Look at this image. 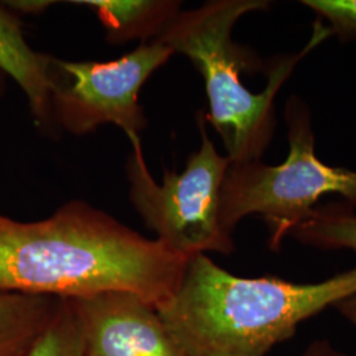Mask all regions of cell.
<instances>
[{"label":"cell","mask_w":356,"mask_h":356,"mask_svg":"<svg viewBox=\"0 0 356 356\" xmlns=\"http://www.w3.org/2000/svg\"><path fill=\"white\" fill-rule=\"evenodd\" d=\"M356 294V267L314 284L239 277L207 254L189 257L156 310L186 356H266L301 322Z\"/></svg>","instance_id":"7a4b0ae2"},{"label":"cell","mask_w":356,"mask_h":356,"mask_svg":"<svg viewBox=\"0 0 356 356\" xmlns=\"http://www.w3.org/2000/svg\"><path fill=\"white\" fill-rule=\"evenodd\" d=\"M289 151L279 165L261 160L231 163L220 191L219 218L232 231L245 216H260L269 229V245L279 250L285 236L306 220L325 195L338 194L356 204V170L331 166L316 152L313 114L293 94L285 103Z\"/></svg>","instance_id":"277c9868"},{"label":"cell","mask_w":356,"mask_h":356,"mask_svg":"<svg viewBox=\"0 0 356 356\" xmlns=\"http://www.w3.org/2000/svg\"><path fill=\"white\" fill-rule=\"evenodd\" d=\"M26 356H83V337L72 302L63 298L58 312Z\"/></svg>","instance_id":"7c38bea8"},{"label":"cell","mask_w":356,"mask_h":356,"mask_svg":"<svg viewBox=\"0 0 356 356\" xmlns=\"http://www.w3.org/2000/svg\"><path fill=\"white\" fill-rule=\"evenodd\" d=\"M51 56L33 51L16 15L0 6V69L17 82L41 127L54 123L51 108Z\"/></svg>","instance_id":"ba28073f"},{"label":"cell","mask_w":356,"mask_h":356,"mask_svg":"<svg viewBox=\"0 0 356 356\" xmlns=\"http://www.w3.org/2000/svg\"><path fill=\"white\" fill-rule=\"evenodd\" d=\"M341 41L356 40V0H302Z\"/></svg>","instance_id":"4fadbf2b"},{"label":"cell","mask_w":356,"mask_h":356,"mask_svg":"<svg viewBox=\"0 0 356 356\" xmlns=\"http://www.w3.org/2000/svg\"><path fill=\"white\" fill-rule=\"evenodd\" d=\"M268 0H211L194 10L178 11L153 41L186 56L204 78L209 99L206 120L216 128L231 163L261 160L276 131L275 99L298 63L331 31L317 20L304 49L282 56L268 69L261 92L243 83V72L260 69L248 51L236 45L232 31L247 13L270 8Z\"/></svg>","instance_id":"3957f363"},{"label":"cell","mask_w":356,"mask_h":356,"mask_svg":"<svg viewBox=\"0 0 356 356\" xmlns=\"http://www.w3.org/2000/svg\"><path fill=\"white\" fill-rule=\"evenodd\" d=\"M334 307L338 309V312L348 319L354 326H356V294L348 296L339 302H337Z\"/></svg>","instance_id":"2e32d148"},{"label":"cell","mask_w":356,"mask_h":356,"mask_svg":"<svg viewBox=\"0 0 356 356\" xmlns=\"http://www.w3.org/2000/svg\"><path fill=\"white\" fill-rule=\"evenodd\" d=\"M83 337V356H186L154 306L129 292L69 300Z\"/></svg>","instance_id":"52a82bcc"},{"label":"cell","mask_w":356,"mask_h":356,"mask_svg":"<svg viewBox=\"0 0 356 356\" xmlns=\"http://www.w3.org/2000/svg\"><path fill=\"white\" fill-rule=\"evenodd\" d=\"M301 356H347L335 347H332L327 341H316L309 344V347Z\"/></svg>","instance_id":"9a60e30c"},{"label":"cell","mask_w":356,"mask_h":356,"mask_svg":"<svg viewBox=\"0 0 356 356\" xmlns=\"http://www.w3.org/2000/svg\"><path fill=\"white\" fill-rule=\"evenodd\" d=\"M201 147L191 153L184 172H165L161 184L145 165L140 140L132 141L128 159L129 195L145 226L184 257L206 252L231 254L232 236L220 225V191L229 157L216 151L206 131V115L198 113Z\"/></svg>","instance_id":"5b68a950"},{"label":"cell","mask_w":356,"mask_h":356,"mask_svg":"<svg viewBox=\"0 0 356 356\" xmlns=\"http://www.w3.org/2000/svg\"><path fill=\"white\" fill-rule=\"evenodd\" d=\"M188 257L81 201L40 222L0 214V291L57 298L129 292L159 306Z\"/></svg>","instance_id":"6da1fadb"},{"label":"cell","mask_w":356,"mask_h":356,"mask_svg":"<svg viewBox=\"0 0 356 356\" xmlns=\"http://www.w3.org/2000/svg\"><path fill=\"white\" fill-rule=\"evenodd\" d=\"M63 298L0 291V356H26Z\"/></svg>","instance_id":"30bf717a"},{"label":"cell","mask_w":356,"mask_h":356,"mask_svg":"<svg viewBox=\"0 0 356 356\" xmlns=\"http://www.w3.org/2000/svg\"><path fill=\"white\" fill-rule=\"evenodd\" d=\"M54 1L47 0H11L4 1L3 4L10 11H17L20 13H40L47 10Z\"/></svg>","instance_id":"5bb4252c"},{"label":"cell","mask_w":356,"mask_h":356,"mask_svg":"<svg viewBox=\"0 0 356 356\" xmlns=\"http://www.w3.org/2000/svg\"><path fill=\"white\" fill-rule=\"evenodd\" d=\"M97 13L111 42L131 40L153 41L181 10L179 1L169 0H73Z\"/></svg>","instance_id":"9c48e42d"},{"label":"cell","mask_w":356,"mask_h":356,"mask_svg":"<svg viewBox=\"0 0 356 356\" xmlns=\"http://www.w3.org/2000/svg\"><path fill=\"white\" fill-rule=\"evenodd\" d=\"M289 235L322 250L344 248L356 254L355 204L342 200L317 206Z\"/></svg>","instance_id":"8fae6325"},{"label":"cell","mask_w":356,"mask_h":356,"mask_svg":"<svg viewBox=\"0 0 356 356\" xmlns=\"http://www.w3.org/2000/svg\"><path fill=\"white\" fill-rule=\"evenodd\" d=\"M175 53L159 41H148L108 63H72L51 58L53 123L74 135L103 124H116L128 139L140 140L147 118L139 92L147 79Z\"/></svg>","instance_id":"8992f818"}]
</instances>
